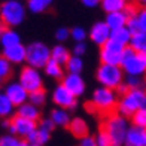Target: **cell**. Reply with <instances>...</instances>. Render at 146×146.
<instances>
[{
    "instance_id": "obj_1",
    "label": "cell",
    "mask_w": 146,
    "mask_h": 146,
    "mask_svg": "<svg viewBox=\"0 0 146 146\" xmlns=\"http://www.w3.org/2000/svg\"><path fill=\"white\" fill-rule=\"evenodd\" d=\"M146 108V90H127L118 100L116 110L119 115L131 118L137 110Z\"/></svg>"
},
{
    "instance_id": "obj_2",
    "label": "cell",
    "mask_w": 146,
    "mask_h": 146,
    "mask_svg": "<svg viewBox=\"0 0 146 146\" xmlns=\"http://www.w3.org/2000/svg\"><path fill=\"white\" fill-rule=\"evenodd\" d=\"M128 128H130V125H128L127 118L119 113L108 115L104 119V124H103V130L110 137L112 146H124Z\"/></svg>"
},
{
    "instance_id": "obj_3",
    "label": "cell",
    "mask_w": 146,
    "mask_h": 146,
    "mask_svg": "<svg viewBox=\"0 0 146 146\" xmlns=\"http://www.w3.org/2000/svg\"><path fill=\"white\" fill-rule=\"evenodd\" d=\"M25 19V6L19 0H6L0 5V21L9 29L21 25Z\"/></svg>"
},
{
    "instance_id": "obj_4",
    "label": "cell",
    "mask_w": 146,
    "mask_h": 146,
    "mask_svg": "<svg viewBox=\"0 0 146 146\" xmlns=\"http://www.w3.org/2000/svg\"><path fill=\"white\" fill-rule=\"evenodd\" d=\"M91 106L102 113L110 115L118 106V94L116 90H110L106 87H100L92 92L91 97Z\"/></svg>"
},
{
    "instance_id": "obj_5",
    "label": "cell",
    "mask_w": 146,
    "mask_h": 146,
    "mask_svg": "<svg viewBox=\"0 0 146 146\" xmlns=\"http://www.w3.org/2000/svg\"><path fill=\"white\" fill-rule=\"evenodd\" d=\"M121 67L127 76H143L146 73V54L136 52L131 46H127L124 51Z\"/></svg>"
},
{
    "instance_id": "obj_6",
    "label": "cell",
    "mask_w": 146,
    "mask_h": 146,
    "mask_svg": "<svg viewBox=\"0 0 146 146\" xmlns=\"http://www.w3.org/2000/svg\"><path fill=\"white\" fill-rule=\"evenodd\" d=\"M97 81L102 87L118 90L124 84V70L121 66L100 64L97 69Z\"/></svg>"
},
{
    "instance_id": "obj_7",
    "label": "cell",
    "mask_w": 146,
    "mask_h": 146,
    "mask_svg": "<svg viewBox=\"0 0 146 146\" xmlns=\"http://www.w3.org/2000/svg\"><path fill=\"white\" fill-rule=\"evenodd\" d=\"M49 60H51V49L43 42H33L27 46V57H25L27 66L42 69Z\"/></svg>"
},
{
    "instance_id": "obj_8",
    "label": "cell",
    "mask_w": 146,
    "mask_h": 146,
    "mask_svg": "<svg viewBox=\"0 0 146 146\" xmlns=\"http://www.w3.org/2000/svg\"><path fill=\"white\" fill-rule=\"evenodd\" d=\"M127 46L118 43L109 39L103 46H100V60L102 64H112V66H121L124 51Z\"/></svg>"
},
{
    "instance_id": "obj_9",
    "label": "cell",
    "mask_w": 146,
    "mask_h": 146,
    "mask_svg": "<svg viewBox=\"0 0 146 146\" xmlns=\"http://www.w3.org/2000/svg\"><path fill=\"white\" fill-rule=\"evenodd\" d=\"M18 82L27 90L29 92H35L42 90L43 85V79H42V73L39 72V69L31 67V66H25L19 73V79Z\"/></svg>"
},
{
    "instance_id": "obj_10",
    "label": "cell",
    "mask_w": 146,
    "mask_h": 146,
    "mask_svg": "<svg viewBox=\"0 0 146 146\" xmlns=\"http://www.w3.org/2000/svg\"><path fill=\"white\" fill-rule=\"evenodd\" d=\"M5 127L9 130V134L19 136V137L25 139L30 133H33L37 128V122L17 115V116H14V119L11 122H5Z\"/></svg>"
},
{
    "instance_id": "obj_11",
    "label": "cell",
    "mask_w": 146,
    "mask_h": 146,
    "mask_svg": "<svg viewBox=\"0 0 146 146\" xmlns=\"http://www.w3.org/2000/svg\"><path fill=\"white\" fill-rule=\"evenodd\" d=\"M52 102L57 104V108H63L67 110H73L76 108V97L64 87V85H58L55 90L52 91Z\"/></svg>"
},
{
    "instance_id": "obj_12",
    "label": "cell",
    "mask_w": 146,
    "mask_h": 146,
    "mask_svg": "<svg viewBox=\"0 0 146 146\" xmlns=\"http://www.w3.org/2000/svg\"><path fill=\"white\" fill-rule=\"evenodd\" d=\"M5 94L8 96L9 100L15 104V108H18V106H21V104H24V103L29 102L30 92L25 90L19 82H11V84L6 85Z\"/></svg>"
},
{
    "instance_id": "obj_13",
    "label": "cell",
    "mask_w": 146,
    "mask_h": 146,
    "mask_svg": "<svg viewBox=\"0 0 146 146\" xmlns=\"http://www.w3.org/2000/svg\"><path fill=\"white\" fill-rule=\"evenodd\" d=\"M61 85H64L75 97L82 96L85 92V87H87L84 78L81 75H78V73H66L64 78H63Z\"/></svg>"
},
{
    "instance_id": "obj_14",
    "label": "cell",
    "mask_w": 146,
    "mask_h": 146,
    "mask_svg": "<svg viewBox=\"0 0 146 146\" xmlns=\"http://www.w3.org/2000/svg\"><path fill=\"white\" fill-rule=\"evenodd\" d=\"M110 33H112V30L109 29V25L104 21H100V23H96L91 27V30L88 33V37L91 39L92 43H96L98 46H103L110 39Z\"/></svg>"
},
{
    "instance_id": "obj_15",
    "label": "cell",
    "mask_w": 146,
    "mask_h": 146,
    "mask_svg": "<svg viewBox=\"0 0 146 146\" xmlns=\"http://www.w3.org/2000/svg\"><path fill=\"white\" fill-rule=\"evenodd\" d=\"M124 146H146V128L131 125L125 136Z\"/></svg>"
},
{
    "instance_id": "obj_16",
    "label": "cell",
    "mask_w": 146,
    "mask_h": 146,
    "mask_svg": "<svg viewBox=\"0 0 146 146\" xmlns=\"http://www.w3.org/2000/svg\"><path fill=\"white\" fill-rule=\"evenodd\" d=\"M2 55L8 61H11V64H21L25 61V57H27V46L19 43L15 46H11V48H5Z\"/></svg>"
},
{
    "instance_id": "obj_17",
    "label": "cell",
    "mask_w": 146,
    "mask_h": 146,
    "mask_svg": "<svg viewBox=\"0 0 146 146\" xmlns=\"http://www.w3.org/2000/svg\"><path fill=\"white\" fill-rule=\"evenodd\" d=\"M104 23L109 25L110 30H116V29H121V27H127V23H128V17L125 15V12H110V14L106 15Z\"/></svg>"
},
{
    "instance_id": "obj_18",
    "label": "cell",
    "mask_w": 146,
    "mask_h": 146,
    "mask_svg": "<svg viewBox=\"0 0 146 146\" xmlns=\"http://www.w3.org/2000/svg\"><path fill=\"white\" fill-rule=\"evenodd\" d=\"M17 115L37 122L39 116H40V110H39L37 106H35L33 103L27 102V103H24V104H21V106H18V108H17Z\"/></svg>"
},
{
    "instance_id": "obj_19",
    "label": "cell",
    "mask_w": 146,
    "mask_h": 146,
    "mask_svg": "<svg viewBox=\"0 0 146 146\" xmlns=\"http://www.w3.org/2000/svg\"><path fill=\"white\" fill-rule=\"evenodd\" d=\"M69 128H70V133L75 137L78 139H82L85 136H88V131H90V127L85 119L82 118H73L70 124H69Z\"/></svg>"
},
{
    "instance_id": "obj_20",
    "label": "cell",
    "mask_w": 146,
    "mask_h": 146,
    "mask_svg": "<svg viewBox=\"0 0 146 146\" xmlns=\"http://www.w3.org/2000/svg\"><path fill=\"white\" fill-rule=\"evenodd\" d=\"M51 121L54 122L55 127H69V124L72 121L70 113L67 109H63V108H57L51 112Z\"/></svg>"
},
{
    "instance_id": "obj_21",
    "label": "cell",
    "mask_w": 146,
    "mask_h": 146,
    "mask_svg": "<svg viewBox=\"0 0 146 146\" xmlns=\"http://www.w3.org/2000/svg\"><path fill=\"white\" fill-rule=\"evenodd\" d=\"M21 43V37H19L18 31L15 29H6L3 31L2 37H0V45L5 48H11V46H15Z\"/></svg>"
},
{
    "instance_id": "obj_22",
    "label": "cell",
    "mask_w": 146,
    "mask_h": 146,
    "mask_svg": "<svg viewBox=\"0 0 146 146\" xmlns=\"http://www.w3.org/2000/svg\"><path fill=\"white\" fill-rule=\"evenodd\" d=\"M49 137H51V131L48 130H43L40 127H37L33 133H30V134L25 137V140H27L30 145H45L46 142L49 140Z\"/></svg>"
},
{
    "instance_id": "obj_23",
    "label": "cell",
    "mask_w": 146,
    "mask_h": 146,
    "mask_svg": "<svg viewBox=\"0 0 146 146\" xmlns=\"http://www.w3.org/2000/svg\"><path fill=\"white\" fill-rule=\"evenodd\" d=\"M70 57L72 55H70L69 49L66 48V46H63V45H55L54 48L51 49V58L54 60V61H57L58 64H61V66L67 64Z\"/></svg>"
},
{
    "instance_id": "obj_24",
    "label": "cell",
    "mask_w": 146,
    "mask_h": 146,
    "mask_svg": "<svg viewBox=\"0 0 146 146\" xmlns=\"http://www.w3.org/2000/svg\"><path fill=\"white\" fill-rule=\"evenodd\" d=\"M131 37H133V33L128 30V27H121V29L112 30V33H110V39H112V40H115V42L121 43L124 46L130 45Z\"/></svg>"
},
{
    "instance_id": "obj_25",
    "label": "cell",
    "mask_w": 146,
    "mask_h": 146,
    "mask_svg": "<svg viewBox=\"0 0 146 146\" xmlns=\"http://www.w3.org/2000/svg\"><path fill=\"white\" fill-rule=\"evenodd\" d=\"M15 104L9 100V97L5 94V91H0V118H9L14 115Z\"/></svg>"
},
{
    "instance_id": "obj_26",
    "label": "cell",
    "mask_w": 146,
    "mask_h": 146,
    "mask_svg": "<svg viewBox=\"0 0 146 146\" xmlns=\"http://www.w3.org/2000/svg\"><path fill=\"white\" fill-rule=\"evenodd\" d=\"M128 0H102V8L106 14L110 12H121L127 8Z\"/></svg>"
},
{
    "instance_id": "obj_27",
    "label": "cell",
    "mask_w": 146,
    "mask_h": 146,
    "mask_svg": "<svg viewBox=\"0 0 146 146\" xmlns=\"http://www.w3.org/2000/svg\"><path fill=\"white\" fill-rule=\"evenodd\" d=\"M136 52H140V54H146V33L145 31H139L134 33L131 37V42L130 45Z\"/></svg>"
},
{
    "instance_id": "obj_28",
    "label": "cell",
    "mask_w": 146,
    "mask_h": 146,
    "mask_svg": "<svg viewBox=\"0 0 146 146\" xmlns=\"http://www.w3.org/2000/svg\"><path fill=\"white\" fill-rule=\"evenodd\" d=\"M45 73L48 75L49 78H54V79H63L64 78V73H63V66L58 64L57 61H54V60H49L48 63H46L45 66Z\"/></svg>"
},
{
    "instance_id": "obj_29",
    "label": "cell",
    "mask_w": 146,
    "mask_h": 146,
    "mask_svg": "<svg viewBox=\"0 0 146 146\" xmlns=\"http://www.w3.org/2000/svg\"><path fill=\"white\" fill-rule=\"evenodd\" d=\"M54 0H29L27 2V8L33 14H42L52 5Z\"/></svg>"
},
{
    "instance_id": "obj_30",
    "label": "cell",
    "mask_w": 146,
    "mask_h": 146,
    "mask_svg": "<svg viewBox=\"0 0 146 146\" xmlns=\"http://www.w3.org/2000/svg\"><path fill=\"white\" fill-rule=\"evenodd\" d=\"M66 69H67L69 73H78V75H81V72H82V69H84L82 57L72 55V57L69 58L67 64H66Z\"/></svg>"
},
{
    "instance_id": "obj_31",
    "label": "cell",
    "mask_w": 146,
    "mask_h": 146,
    "mask_svg": "<svg viewBox=\"0 0 146 146\" xmlns=\"http://www.w3.org/2000/svg\"><path fill=\"white\" fill-rule=\"evenodd\" d=\"M128 90H145L146 88V82L142 79V76H128L125 81Z\"/></svg>"
},
{
    "instance_id": "obj_32",
    "label": "cell",
    "mask_w": 146,
    "mask_h": 146,
    "mask_svg": "<svg viewBox=\"0 0 146 146\" xmlns=\"http://www.w3.org/2000/svg\"><path fill=\"white\" fill-rule=\"evenodd\" d=\"M11 73H12V64H11V61H8L3 55H0V79L3 81V79L9 78Z\"/></svg>"
},
{
    "instance_id": "obj_33",
    "label": "cell",
    "mask_w": 146,
    "mask_h": 146,
    "mask_svg": "<svg viewBox=\"0 0 146 146\" xmlns=\"http://www.w3.org/2000/svg\"><path fill=\"white\" fill-rule=\"evenodd\" d=\"M46 100V94H45V91L43 90H39V91H35V92H30V96H29V102L33 103L35 106H42Z\"/></svg>"
},
{
    "instance_id": "obj_34",
    "label": "cell",
    "mask_w": 146,
    "mask_h": 146,
    "mask_svg": "<svg viewBox=\"0 0 146 146\" xmlns=\"http://www.w3.org/2000/svg\"><path fill=\"white\" fill-rule=\"evenodd\" d=\"M131 119H133V125H137V127L146 128V108L137 110L136 113L131 116Z\"/></svg>"
},
{
    "instance_id": "obj_35",
    "label": "cell",
    "mask_w": 146,
    "mask_h": 146,
    "mask_svg": "<svg viewBox=\"0 0 146 146\" xmlns=\"http://www.w3.org/2000/svg\"><path fill=\"white\" fill-rule=\"evenodd\" d=\"M70 37H73V40H75V42H85V37H87L85 29L79 27V25L73 27V29L70 30Z\"/></svg>"
},
{
    "instance_id": "obj_36",
    "label": "cell",
    "mask_w": 146,
    "mask_h": 146,
    "mask_svg": "<svg viewBox=\"0 0 146 146\" xmlns=\"http://www.w3.org/2000/svg\"><path fill=\"white\" fill-rule=\"evenodd\" d=\"M19 142L21 140L14 134H5L0 137V146H18Z\"/></svg>"
},
{
    "instance_id": "obj_37",
    "label": "cell",
    "mask_w": 146,
    "mask_h": 146,
    "mask_svg": "<svg viewBox=\"0 0 146 146\" xmlns=\"http://www.w3.org/2000/svg\"><path fill=\"white\" fill-rule=\"evenodd\" d=\"M96 142H97V146H112V142H110V137L108 136L103 128L97 133V137H96Z\"/></svg>"
},
{
    "instance_id": "obj_38",
    "label": "cell",
    "mask_w": 146,
    "mask_h": 146,
    "mask_svg": "<svg viewBox=\"0 0 146 146\" xmlns=\"http://www.w3.org/2000/svg\"><path fill=\"white\" fill-rule=\"evenodd\" d=\"M136 19H137L139 31H145L146 33V8L139 9L137 15H136Z\"/></svg>"
},
{
    "instance_id": "obj_39",
    "label": "cell",
    "mask_w": 146,
    "mask_h": 146,
    "mask_svg": "<svg viewBox=\"0 0 146 146\" xmlns=\"http://www.w3.org/2000/svg\"><path fill=\"white\" fill-rule=\"evenodd\" d=\"M69 37H70V30L69 29H66V27L57 29V31H55V39H57V40L64 42V40H67Z\"/></svg>"
},
{
    "instance_id": "obj_40",
    "label": "cell",
    "mask_w": 146,
    "mask_h": 146,
    "mask_svg": "<svg viewBox=\"0 0 146 146\" xmlns=\"http://www.w3.org/2000/svg\"><path fill=\"white\" fill-rule=\"evenodd\" d=\"M87 43L85 42H76L73 45V55H78V57H82L85 52H87Z\"/></svg>"
},
{
    "instance_id": "obj_41",
    "label": "cell",
    "mask_w": 146,
    "mask_h": 146,
    "mask_svg": "<svg viewBox=\"0 0 146 146\" xmlns=\"http://www.w3.org/2000/svg\"><path fill=\"white\" fill-rule=\"evenodd\" d=\"M79 146H97V142H96V137H91L90 134L82 137L79 140Z\"/></svg>"
},
{
    "instance_id": "obj_42",
    "label": "cell",
    "mask_w": 146,
    "mask_h": 146,
    "mask_svg": "<svg viewBox=\"0 0 146 146\" xmlns=\"http://www.w3.org/2000/svg\"><path fill=\"white\" fill-rule=\"evenodd\" d=\"M37 127H40V128H43V130H48V131H51L52 133V130H54V122L51 121V118H46V119H42L40 122H39V125Z\"/></svg>"
},
{
    "instance_id": "obj_43",
    "label": "cell",
    "mask_w": 146,
    "mask_h": 146,
    "mask_svg": "<svg viewBox=\"0 0 146 146\" xmlns=\"http://www.w3.org/2000/svg\"><path fill=\"white\" fill-rule=\"evenodd\" d=\"M124 12H125V15H127L128 18H133V17H136L137 15V12H139V9L136 8L134 5H127V8L124 9Z\"/></svg>"
},
{
    "instance_id": "obj_44",
    "label": "cell",
    "mask_w": 146,
    "mask_h": 146,
    "mask_svg": "<svg viewBox=\"0 0 146 146\" xmlns=\"http://www.w3.org/2000/svg\"><path fill=\"white\" fill-rule=\"evenodd\" d=\"M85 8H97L98 5H102V0H81Z\"/></svg>"
},
{
    "instance_id": "obj_45",
    "label": "cell",
    "mask_w": 146,
    "mask_h": 146,
    "mask_svg": "<svg viewBox=\"0 0 146 146\" xmlns=\"http://www.w3.org/2000/svg\"><path fill=\"white\" fill-rule=\"evenodd\" d=\"M6 30V27H5V24L0 21V37H2V35H3V31Z\"/></svg>"
},
{
    "instance_id": "obj_46",
    "label": "cell",
    "mask_w": 146,
    "mask_h": 146,
    "mask_svg": "<svg viewBox=\"0 0 146 146\" xmlns=\"http://www.w3.org/2000/svg\"><path fill=\"white\" fill-rule=\"evenodd\" d=\"M136 3L137 5H142L143 8H146V0H136Z\"/></svg>"
},
{
    "instance_id": "obj_47",
    "label": "cell",
    "mask_w": 146,
    "mask_h": 146,
    "mask_svg": "<svg viewBox=\"0 0 146 146\" xmlns=\"http://www.w3.org/2000/svg\"><path fill=\"white\" fill-rule=\"evenodd\" d=\"M18 146H29V142H27V140H21Z\"/></svg>"
},
{
    "instance_id": "obj_48",
    "label": "cell",
    "mask_w": 146,
    "mask_h": 146,
    "mask_svg": "<svg viewBox=\"0 0 146 146\" xmlns=\"http://www.w3.org/2000/svg\"><path fill=\"white\" fill-rule=\"evenodd\" d=\"M29 146H40V145H30V143H29Z\"/></svg>"
},
{
    "instance_id": "obj_49",
    "label": "cell",
    "mask_w": 146,
    "mask_h": 146,
    "mask_svg": "<svg viewBox=\"0 0 146 146\" xmlns=\"http://www.w3.org/2000/svg\"><path fill=\"white\" fill-rule=\"evenodd\" d=\"M0 85H2V79H0Z\"/></svg>"
}]
</instances>
